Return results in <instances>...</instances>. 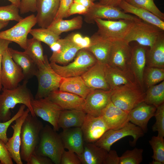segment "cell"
I'll return each mask as SVG.
<instances>
[{"label": "cell", "instance_id": "6da1fadb", "mask_svg": "<svg viewBox=\"0 0 164 164\" xmlns=\"http://www.w3.org/2000/svg\"><path fill=\"white\" fill-rule=\"evenodd\" d=\"M28 80H24L23 83L11 89L2 88L0 94V122L7 121L12 118L11 109L18 104H23L28 108L30 114L36 116L31 105L34 99L30 91L27 87Z\"/></svg>", "mask_w": 164, "mask_h": 164}, {"label": "cell", "instance_id": "7a4b0ae2", "mask_svg": "<svg viewBox=\"0 0 164 164\" xmlns=\"http://www.w3.org/2000/svg\"><path fill=\"white\" fill-rule=\"evenodd\" d=\"M44 126L36 116L29 113L23 122L21 132L20 154L22 160L27 162L35 152L39 140L40 132Z\"/></svg>", "mask_w": 164, "mask_h": 164}, {"label": "cell", "instance_id": "3957f363", "mask_svg": "<svg viewBox=\"0 0 164 164\" xmlns=\"http://www.w3.org/2000/svg\"><path fill=\"white\" fill-rule=\"evenodd\" d=\"M65 150L59 134L48 125L44 126L39 135V140L35 152L50 159L53 164H60Z\"/></svg>", "mask_w": 164, "mask_h": 164}, {"label": "cell", "instance_id": "277c9868", "mask_svg": "<svg viewBox=\"0 0 164 164\" xmlns=\"http://www.w3.org/2000/svg\"><path fill=\"white\" fill-rule=\"evenodd\" d=\"M97 62L94 55L86 49L80 50L74 60L67 65L50 62L53 69L62 77L81 76Z\"/></svg>", "mask_w": 164, "mask_h": 164}, {"label": "cell", "instance_id": "5b68a950", "mask_svg": "<svg viewBox=\"0 0 164 164\" xmlns=\"http://www.w3.org/2000/svg\"><path fill=\"white\" fill-rule=\"evenodd\" d=\"M145 91L137 84L125 85L112 90L111 101L116 107L128 113L144 101Z\"/></svg>", "mask_w": 164, "mask_h": 164}, {"label": "cell", "instance_id": "8992f818", "mask_svg": "<svg viewBox=\"0 0 164 164\" xmlns=\"http://www.w3.org/2000/svg\"><path fill=\"white\" fill-rule=\"evenodd\" d=\"M163 34V30L139 19L134 21L124 40L129 43L135 41L140 45L150 48Z\"/></svg>", "mask_w": 164, "mask_h": 164}, {"label": "cell", "instance_id": "52a82bcc", "mask_svg": "<svg viewBox=\"0 0 164 164\" xmlns=\"http://www.w3.org/2000/svg\"><path fill=\"white\" fill-rule=\"evenodd\" d=\"M38 68L36 76L38 86L35 96L37 99L46 97L51 92L58 90L63 79L52 68L46 55L44 63Z\"/></svg>", "mask_w": 164, "mask_h": 164}, {"label": "cell", "instance_id": "ba28073f", "mask_svg": "<svg viewBox=\"0 0 164 164\" xmlns=\"http://www.w3.org/2000/svg\"><path fill=\"white\" fill-rule=\"evenodd\" d=\"M134 21L122 19L116 20L96 19L94 20L98 27L97 32L111 41L124 40Z\"/></svg>", "mask_w": 164, "mask_h": 164}, {"label": "cell", "instance_id": "9c48e42d", "mask_svg": "<svg viewBox=\"0 0 164 164\" xmlns=\"http://www.w3.org/2000/svg\"><path fill=\"white\" fill-rule=\"evenodd\" d=\"M144 133L141 128L129 122L120 129L108 130L94 143L108 152L113 144L124 137L129 136H132L133 140L132 144L134 145L140 138L144 136Z\"/></svg>", "mask_w": 164, "mask_h": 164}, {"label": "cell", "instance_id": "30bf717a", "mask_svg": "<svg viewBox=\"0 0 164 164\" xmlns=\"http://www.w3.org/2000/svg\"><path fill=\"white\" fill-rule=\"evenodd\" d=\"M24 79L22 69L12 59L8 48L3 54L2 61L0 80L2 88H15Z\"/></svg>", "mask_w": 164, "mask_h": 164}, {"label": "cell", "instance_id": "8fae6325", "mask_svg": "<svg viewBox=\"0 0 164 164\" xmlns=\"http://www.w3.org/2000/svg\"><path fill=\"white\" fill-rule=\"evenodd\" d=\"M36 23V16L32 14L23 18L10 28L0 32V39L16 43L24 50L27 46L28 35Z\"/></svg>", "mask_w": 164, "mask_h": 164}, {"label": "cell", "instance_id": "7c38bea8", "mask_svg": "<svg viewBox=\"0 0 164 164\" xmlns=\"http://www.w3.org/2000/svg\"><path fill=\"white\" fill-rule=\"evenodd\" d=\"M84 20L89 24L94 23L96 19L108 20L126 19L135 21L138 17L125 13L118 7L94 3L84 15Z\"/></svg>", "mask_w": 164, "mask_h": 164}, {"label": "cell", "instance_id": "4fadbf2b", "mask_svg": "<svg viewBox=\"0 0 164 164\" xmlns=\"http://www.w3.org/2000/svg\"><path fill=\"white\" fill-rule=\"evenodd\" d=\"M31 105L34 114L43 120L50 123L55 131H58V120L63 109L46 97L33 99Z\"/></svg>", "mask_w": 164, "mask_h": 164}, {"label": "cell", "instance_id": "5bb4252c", "mask_svg": "<svg viewBox=\"0 0 164 164\" xmlns=\"http://www.w3.org/2000/svg\"><path fill=\"white\" fill-rule=\"evenodd\" d=\"M50 47L53 51L50 58V62L63 65L72 61L77 52L82 49L73 42L71 35L60 39Z\"/></svg>", "mask_w": 164, "mask_h": 164}, {"label": "cell", "instance_id": "9a60e30c", "mask_svg": "<svg viewBox=\"0 0 164 164\" xmlns=\"http://www.w3.org/2000/svg\"><path fill=\"white\" fill-rule=\"evenodd\" d=\"M129 44L124 40L112 41L107 64L113 68L132 73L130 69L132 48Z\"/></svg>", "mask_w": 164, "mask_h": 164}, {"label": "cell", "instance_id": "2e32d148", "mask_svg": "<svg viewBox=\"0 0 164 164\" xmlns=\"http://www.w3.org/2000/svg\"><path fill=\"white\" fill-rule=\"evenodd\" d=\"M111 90H92L85 98L83 111L94 116H100L103 110L111 101Z\"/></svg>", "mask_w": 164, "mask_h": 164}, {"label": "cell", "instance_id": "e0dca14e", "mask_svg": "<svg viewBox=\"0 0 164 164\" xmlns=\"http://www.w3.org/2000/svg\"><path fill=\"white\" fill-rule=\"evenodd\" d=\"M80 128L84 142L87 143L95 142L109 129L101 116L87 114Z\"/></svg>", "mask_w": 164, "mask_h": 164}, {"label": "cell", "instance_id": "ac0fdd59", "mask_svg": "<svg viewBox=\"0 0 164 164\" xmlns=\"http://www.w3.org/2000/svg\"><path fill=\"white\" fill-rule=\"evenodd\" d=\"M146 46L139 44L132 48L130 69L135 81L140 87L145 91L143 82L144 71L146 66Z\"/></svg>", "mask_w": 164, "mask_h": 164}, {"label": "cell", "instance_id": "d6986e66", "mask_svg": "<svg viewBox=\"0 0 164 164\" xmlns=\"http://www.w3.org/2000/svg\"><path fill=\"white\" fill-rule=\"evenodd\" d=\"M59 0H36L37 23L40 27L47 28L57 12Z\"/></svg>", "mask_w": 164, "mask_h": 164}, {"label": "cell", "instance_id": "ffe728a7", "mask_svg": "<svg viewBox=\"0 0 164 164\" xmlns=\"http://www.w3.org/2000/svg\"><path fill=\"white\" fill-rule=\"evenodd\" d=\"M108 129L117 130L130 122L128 113L114 105L111 101L100 115Z\"/></svg>", "mask_w": 164, "mask_h": 164}, {"label": "cell", "instance_id": "44dd1931", "mask_svg": "<svg viewBox=\"0 0 164 164\" xmlns=\"http://www.w3.org/2000/svg\"><path fill=\"white\" fill-rule=\"evenodd\" d=\"M47 97L63 110H84L85 99L75 94L58 89L51 92Z\"/></svg>", "mask_w": 164, "mask_h": 164}, {"label": "cell", "instance_id": "7402d4cb", "mask_svg": "<svg viewBox=\"0 0 164 164\" xmlns=\"http://www.w3.org/2000/svg\"><path fill=\"white\" fill-rule=\"evenodd\" d=\"M29 113V109L27 108L23 114L17 118L13 125H11L13 130L12 135L9 138L6 144L7 148L12 159L17 164H23L20 154L21 129L24 121Z\"/></svg>", "mask_w": 164, "mask_h": 164}, {"label": "cell", "instance_id": "603a6c76", "mask_svg": "<svg viewBox=\"0 0 164 164\" xmlns=\"http://www.w3.org/2000/svg\"><path fill=\"white\" fill-rule=\"evenodd\" d=\"M81 77L86 85L91 90H111L106 79L104 64L97 62Z\"/></svg>", "mask_w": 164, "mask_h": 164}, {"label": "cell", "instance_id": "cb8c5ba5", "mask_svg": "<svg viewBox=\"0 0 164 164\" xmlns=\"http://www.w3.org/2000/svg\"><path fill=\"white\" fill-rule=\"evenodd\" d=\"M91 44L86 49L94 56L98 63L108 64L112 46V41L95 33L90 38Z\"/></svg>", "mask_w": 164, "mask_h": 164}, {"label": "cell", "instance_id": "d4e9b609", "mask_svg": "<svg viewBox=\"0 0 164 164\" xmlns=\"http://www.w3.org/2000/svg\"><path fill=\"white\" fill-rule=\"evenodd\" d=\"M156 109L155 106L144 101L140 103L128 113L129 121L141 128L144 133L147 131L150 119L154 116Z\"/></svg>", "mask_w": 164, "mask_h": 164}, {"label": "cell", "instance_id": "484cf974", "mask_svg": "<svg viewBox=\"0 0 164 164\" xmlns=\"http://www.w3.org/2000/svg\"><path fill=\"white\" fill-rule=\"evenodd\" d=\"M59 135L64 149L73 151L77 155L82 153L84 142L80 127L63 129Z\"/></svg>", "mask_w": 164, "mask_h": 164}, {"label": "cell", "instance_id": "4316f807", "mask_svg": "<svg viewBox=\"0 0 164 164\" xmlns=\"http://www.w3.org/2000/svg\"><path fill=\"white\" fill-rule=\"evenodd\" d=\"M105 77L111 90L125 85L137 84L132 74L104 65Z\"/></svg>", "mask_w": 164, "mask_h": 164}, {"label": "cell", "instance_id": "83f0119b", "mask_svg": "<svg viewBox=\"0 0 164 164\" xmlns=\"http://www.w3.org/2000/svg\"><path fill=\"white\" fill-rule=\"evenodd\" d=\"M108 152L94 143L84 142L83 150L77 155L82 164H104Z\"/></svg>", "mask_w": 164, "mask_h": 164}, {"label": "cell", "instance_id": "f1b7e54d", "mask_svg": "<svg viewBox=\"0 0 164 164\" xmlns=\"http://www.w3.org/2000/svg\"><path fill=\"white\" fill-rule=\"evenodd\" d=\"M118 7L126 13L133 14L142 21L154 25L164 31V22L149 11L134 6L126 1H123Z\"/></svg>", "mask_w": 164, "mask_h": 164}, {"label": "cell", "instance_id": "f546056e", "mask_svg": "<svg viewBox=\"0 0 164 164\" xmlns=\"http://www.w3.org/2000/svg\"><path fill=\"white\" fill-rule=\"evenodd\" d=\"M10 54L14 61L22 69L25 76L24 80L36 76L38 68L32 59L24 52L8 48Z\"/></svg>", "mask_w": 164, "mask_h": 164}, {"label": "cell", "instance_id": "4dcf8cb0", "mask_svg": "<svg viewBox=\"0 0 164 164\" xmlns=\"http://www.w3.org/2000/svg\"><path fill=\"white\" fill-rule=\"evenodd\" d=\"M59 90L75 94L84 99L92 91L86 85L81 76L63 77Z\"/></svg>", "mask_w": 164, "mask_h": 164}, {"label": "cell", "instance_id": "1f68e13d", "mask_svg": "<svg viewBox=\"0 0 164 164\" xmlns=\"http://www.w3.org/2000/svg\"><path fill=\"white\" fill-rule=\"evenodd\" d=\"M86 114L82 110H63L59 118V128L64 129L73 127H81Z\"/></svg>", "mask_w": 164, "mask_h": 164}, {"label": "cell", "instance_id": "d6a6232c", "mask_svg": "<svg viewBox=\"0 0 164 164\" xmlns=\"http://www.w3.org/2000/svg\"><path fill=\"white\" fill-rule=\"evenodd\" d=\"M146 66L164 68V34L147 50Z\"/></svg>", "mask_w": 164, "mask_h": 164}, {"label": "cell", "instance_id": "836d02e7", "mask_svg": "<svg viewBox=\"0 0 164 164\" xmlns=\"http://www.w3.org/2000/svg\"><path fill=\"white\" fill-rule=\"evenodd\" d=\"M83 23L82 17L78 16L70 19H62L53 21L47 28L60 36L63 32L80 29Z\"/></svg>", "mask_w": 164, "mask_h": 164}, {"label": "cell", "instance_id": "e575fe53", "mask_svg": "<svg viewBox=\"0 0 164 164\" xmlns=\"http://www.w3.org/2000/svg\"><path fill=\"white\" fill-rule=\"evenodd\" d=\"M33 61L38 68L45 62L46 55H44L41 42L32 38L28 39L27 46L24 51Z\"/></svg>", "mask_w": 164, "mask_h": 164}, {"label": "cell", "instance_id": "d590c367", "mask_svg": "<svg viewBox=\"0 0 164 164\" xmlns=\"http://www.w3.org/2000/svg\"><path fill=\"white\" fill-rule=\"evenodd\" d=\"M144 101L156 107L164 103V81L148 88L145 91Z\"/></svg>", "mask_w": 164, "mask_h": 164}, {"label": "cell", "instance_id": "8d00e7d4", "mask_svg": "<svg viewBox=\"0 0 164 164\" xmlns=\"http://www.w3.org/2000/svg\"><path fill=\"white\" fill-rule=\"evenodd\" d=\"M164 80V68L146 66L143 77L144 88L147 89Z\"/></svg>", "mask_w": 164, "mask_h": 164}, {"label": "cell", "instance_id": "74e56055", "mask_svg": "<svg viewBox=\"0 0 164 164\" xmlns=\"http://www.w3.org/2000/svg\"><path fill=\"white\" fill-rule=\"evenodd\" d=\"M29 33L32 36V38L46 43L49 47L60 39V36L56 35L47 28L32 29Z\"/></svg>", "mask_w": 164, "mask_h": 164}, {"label": "cell", "instance_id": "f35d334b", "mask_svg": "<svg viewBox=\"0 0 164 164\" xmlns=\"http://www.w3.org/2000/svg\"><path fill=\"white\" fill-rule=\"evenodd\" d=\"M149 142L153 151L152 164L164 163V139L157 135L152 136Z\"/></svg>", "mask_w": 164, "mask_h": 164}, {"label": "cell", "instance_id": "ab89813d", "mask_svg": "<svg viewBox=\"0 0 164 164\" xmlns=\"http://www.w3.org/2000/svg\"><path fill=\"white\" fill-rule=\"evenodd\" d=\"M19 9L13 4L0 6V22L15 21L19 22L23 18L19 14Z\"/></svg>", "mask_w": 164, "mask_h": 164}, {"label": "cell", "instance_id": "60d3db41", "mask_svg": "<svg viewBox=\"0 0 164 164\" xmlns=\"http://www.w3.org/2000/svg\"><path fill=\"white\" fill-rule=\"evenodd\" d=\"M143 150L135 148L126 151L119 157V164H139L142 161Z\"/></svg>", "mask_w": 164, "mask_h": 164}, {"label": "cell", "instance_id": "b9f144b4", "mask_svg": "<svg viewBox=\"0 0 164 164\" xmlns=\"http://www.w3.org/2000/svg\"><path fill=\"white\" fill-rule=\"evenodd\" d=\"M127 2L134 6L149 11L164 21V14L157 7L154 0H128Z\"/></svg>", "mask_w": 164, "mask_h": 164}, {"label": "cell", "instance_id": "7bdbcfd3", "mask_svg": "<svg viewBox=\"0 0 164 164\" xmlns=\"http://www.w3.org/2000/svg\"><path fill=\"white\" fill-rule=\"evenodd\" d=\"M26 107L25 105L22 104L16 113L10 119L6 121L0 122V139L5 144L7 143L9 139L7 135V132L9 127L13 121L23 114Z\"/></svg>", "mask_w": 164, "mask_h": 164}, {"label": "cell", "instance_id": "ee69618b", "mask_svg": "<svg viewBox=\"0 0 164 164\" xmlns=\"http://www.w3.org/2000/svg\"><path fill=\"white\" fill-rule=\"evenodd\" d=\"M154 116L156 121L152 126L153 132H157L158 135L164 137V103L156 108Z\"/></svg>", "mask_w": 164, "mask_h": 164}, {"label": "cell", "instance_id": "f6af8a7d", "mask_svg": "<svg viewBox=\"0 0 164 164\" xmlns=\"http://www.w3.org/2000/svg\"><path fill=\"white\" fill-rule=\"evenodd\" d=\"M59 0V7L53 21L67 17L68 11L73 1V0Z\"/></svg>", "mask_w": 164, "mask_h": 164}, {"label": "cell", "instance_id": "bcb514c9", "mask_svg": "<svg viewBox=\"0 0 164 164\" xmlns=\"http://www.w3.org/2000/svg\"><path fill=\"white\" fill-rule=\"evenodd\" d=\"M80 161L74 152L64 150L62 155L60 164H81Z\"/></svg>", "mask_w": 164, "mask_h": 164}, {"label": "cell", "instance_id": "7dc6e473", "mask_svg": "<svg viewBox=\"0 0 164 164\" xmlns=\"http://www.w3.org/2000/svg\"><path fill=\"white\" fill-rule=\"evenodd\" d=\"M0 164H13L12 159L6 144L0 139Z\"/></svg>", "mask_w": 164, "mask_h": 164}, {"label": "cell", "instance_id": "c3c4849f", "mask_svg": "<svg viewBox=\"0 0 164 164\" xmlns=\"http://www.w3.org/2000/svg\"><path fill=\"white\" fill-rule=\"evenodd\" d=\"M27 164H53L52 160L48 157L37 154L35 152L30 156L26 162Z\"/></svg>", "mask_w": 164, "mask_h": 164}, {"label": "cell", "instance_id": "681fc988", "mask_svg": "<svg viewBox=\"0 0 164 164\" xmlns=\"http://www.w3.org/2000/svg\"><path fill=\"white\" fill-rule=\"evenodd\" d=\"M36 0H21L19 7V12L24 14L29 12H36Z\"/></svg>", "mask_w": 164, "mask_h": 164}, {"label": "cell", "instance_id": "f907efd6", "mask_svg": "<svg viewBox=\"0 0 164 164\" xmlns=\"http://www.w3.org/2000/svg\"><path fill=\"white\" fill-rule=\"evenodd\" d=\"M88 9V8L80 4L73 2L68 11L67 17L75 14L84 15L87 12Z\"/></svg>", "mask_w": 164, "mask_h": 164}, {"label": "cell", "instance_id": "816d5d0a", "mask_svg": "<svg viewBox=\"0 0 164 164\" xmlns=\"http://www.w3.org/2000/svg\"><path fill=\"white\" fill-rule=\"evenodd\" d=\"M12 43V42L11 41L0 39V91L2 90L3 88L0 80V73L2 57L5 51L8 48L9 44Z\"/></svg>", "mask_w": 164, "mask_h": 164}, {"label": "cell", "instance_id": "f5cc1de1", "mask_svg": "<svg viewBox=\"0 0 164 164\" xmlns=\"http://www.w3.org/2000/svg\"><path fill=\"white\" fill-rule=\"evenodd\" d=\"M119 157L116 151L110 150L108 152L104 164H119Z\"/></svg>", "mask_w": 164, "mask_h": 164}, {"label": "cell", "instance_id": "db71d44e", "mask_svg": "<svg viewBox=\"0 0 164 164\" xmlns=\"http://www.w3.org/2000/svg\"><path fill=\"white\" fill-rule=\"evenodd\" d=\"M127 1L128 0H100L98 3L101 5L118 7L121 2Z\"/></svg>", "mask_w": 164, "mask_h": 164}, {"label": "cell", "instance_id": "11a10c76", "mask_svg": "<svg viewBox=\"0 0 164 164\" xmlns=\"http://www.w3.org/2000/svg\"><path fill=\"white\" fill-rule=\"evenodd\" d=\"M83 37L80 33H75L71 35V38L73 42L80 48V45L82 42Z\"/></svg>", "mask_w": 164, "mask_h": 164}, {"label": "cell", "instance_id": "9f6ffc18", "mask_svg": "<svg viewBox=\"0 0 164 164\" xmlns=\"http://www.w3.org/2000/svg\"><path fill=\"white\" fill-rule=\"evenodd\" d=\"M73 2L80 4L88 9L94 3L92 0H73Z\"/></svg>", "mask_w": 164, "mask_h": 164}, {"label": "cell", "instance_id": "6f0895ef", "mask_svg": "<svg viewBox=\"0 0 164 164\" xmlns=\"http://www.w3.org/2000/svg\"><path fill=\"white\" fill-rule=\"evenodd\" d=\"M91 39L87 36L83 37L80 45L81 49H86L88 48L91 44Z\"/></svg>", "mask_w": 164, "mask_h": 164}, {"label": "cell", "instance_id": "680465c9", "mask_svg": "<svg viewBox=\"0 0 164 164\" xmlns=\"http://www.w3.org/2000/svg\"><path fill=\"white\" fill-rule=\"evenodd\" d=\"M12 4H13L19 8L21 0H8Z\"/></svg>", "mask_w": 164, "mask_h": 164}, {"label": "cell", "instance_id": "91938a15", "mask_svg": "<svg viewBox=\"0 0 164 164\" xmlns=\"http://www.w3.org/2000/svg\"><path fill=\"white\" fill-rule=\"evenodd\" d=\"M8 22H0V30L7 26L9 23Z\"/></svg>", "mask_w": 164, "mask_h": 164}, {"label": "cell", "instance_id": "94428289", "mask_svg": "<svg viewBox=\"0 0 164 164\" xmlns=\"http://www.w3.org/2000/svg\"><path fill=\"white\" fill-rule=\"evenodd\" d=\"M92 1L93 2H94V1H96V0H92Z\"/></svg>", "mask_w": 164, "mask_h": 164}]
</instances>
